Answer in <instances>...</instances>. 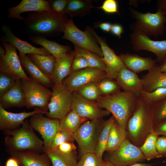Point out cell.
<instances>
[{"mask_svg": "<svg viewBox=\"0 0 166 166\" xmlns=\"http://www.w3.org/2000/svg\"><path fill=\"white\" fill-rule=\"evenodd\" d=\"M138 97L130 92L121 90L101 96L96 103L99 107L111 113L119 126L126 130L128 120L136 108Z\"/></svg>", "mask_w": 166, "mask_h": 166, "instance_id": "obj_1", "label": "cell"}, {"mask_svg": "<svg viewBox=\"0 0 166 166\" xmlns=\"http://www.w3.org/2000/svg\"><path fill=\"white\" fill-rule=\"evenodd\" d=\"M68 19L66 15L60 16L51 11L42 10L29 14L24 21L26 30L31 34L50 37L63 32Z\"/></svg>", "mask_w": 166, "mask_h": 166, "instance_id": "obj_2", "label": "cell"}, {"mask_svg": "<svg viewBox=\"0 0 166 166\" xmlns=\"http://www.w3.org/2000/svg\"><path fill=\"white\" fill-rule=\"evenodd\" d=\"M154 126L151 106L140 96L136 109L128 122L127 139L140 147L153 131Z\"/></svg>", "mask_w": 166, "mask_h": 166, "instance_id": "obj_3", "label": "cell"}, {"mask_svg": "<svg viewBox=\"0 0 166 166\" xmlns=\"http://www.w3.org/2000/svg\"><path fill=\"white\" fill-rule=\"evenodd\" d=\"M3 132L5 135L4 144L6 150L9 154L27 150L44 153L43 140L35 134L27 119L19 128Z\"/></svg>", "mask_w": 166, "mask_h": 166, "instance_id": "obj_4", "label": "cell"}, {"mask_svg": "<svg viewBox=\"0 0 166 166\" xmlns=\"http://www.w3.org/2000/svg\"><path fill=\"white\" fill-rule=\"evenodd\" d=\"M130 14L134 20L130 28L149 36L157 37L162 36L165 30L166 11L157 10L156 13H143L133 8H129Z\"/></svg>", "mask_w": 166, "mask_h": 166, "instance_id": "obj_5", "label": "cell"}, {"mask_svg": "<svg viewBox=\"0 0 166 166\" xmlns=\"http://www.w3.org/2000/svg\"><path fill=\"white\" fill-rule=\"evenodd\" d=\"M105 121L102 118L87 120L73 133L81 154L95 153L98 138Z\"/></svg>", "mask_w": 166, "mask_h": 166, "instance_id": "obj_6", "label": "cell"}, {"mask_svg": "<svg viewBox=\"0 0 166 166\" xmlns=\"http://www.w3.org/2000/svg\"><path fill=\"white\" fill-rule=\"evenodd\" d=\"M52 88V94L45 115L49 118L60 120L71 110L73 92L62 83L53 85Z\"/></svg>", "mask_w": 166, "mask_h": 166, "instance_id": "obj_7", "label": "cell"}, {"mask_svg": "<svg viewBox=\"0 0 166 166\" xmlns=\"http://www.w3.org/2000/svg\"><path fill=\"white\" fill-rule=\"evenodd\" d=\"M61 38L72 42L81 47L103 57V53L98 43L93 35L86 29L83 31L78 28L71 19L65 24Z\"/></svg>", "mask_w": 166, "mask_h": 166, "instance_id": "obj_8", "label": "cell"}, {"mask_svg": "<svg viewBox=\"0 0 166 166\" xmlns=\"http://www.w3.org/2000/svg\"><path fill=\"white\" fill-rule=\"evenodd\" d=\"M21 81L27 108L36 107L48 111V105L52 91L31 78L29 80L21 79Z\"/></svg>", "mask_w": 166, "mask_h": 166, "instance_id": "obj_9", "label": "cell"}, {"mask_svg": "<svg viewBox=\"0 0 166 166\" xmlns=\"http://www.w3.org/2000/svg\"><path fill=\"white\" fill-rule=\"evenodd\" d=\"M108 153L105 161L114 166H129L146 160L140 148L132 144L127 139L116 150Z\"/></svg>", "mask_w": 166, "mask_h": 166, "instance_id": "obj_10", "label": "cell"}, {"mask_svg": "<svg viewBox=\"0 0 166 166\" xmlns=\"http://www.w3.org/2000/svg\"><path fill=\"white\" fill-rule=\"evenodd\" d=\"M6 50L5 55L0 58V71L7 73L16 80H29L24 71L18 55L17 48L11 44L6 42H2Z\"/></svg>", "mask_w": 166, "mask_h": 166, "instance_id": "obj_11", "label": "cell"}, {"mask_svg": "<svg viewBox=\"0 0 166 166\" xmlns=\"http://www.w3.org/2000/svg\"><path fill=\"white\" fill-rule=\"evenodd\" d=\"M130 43L135 51L146 50L154 53L156 62L161 63L166 56V40L154 41L143 33L132 31L130 35Z\"/></svg>", "mask_w": 166, "mask_h": 166, "instance_id": "obj_12", "label": "cell"}, {"mask_svg": "<svg viewBox=\"0 0 166 166\" xmlns=\"http://www.w3.org/2000/svg\"><path fill=\"white\" fill-rule=\"evenodd\" d=\"M43 114L40 113L34 114L31 117L29 122L33 129L41 135L45 149H48L51 148L55 136L59 130L60 120L50 119Z\"/></svg>", "mask_w": 166, "mask_h": 166, "instance_id": "obj_13", "label": "cell"}, {"mask_svg": "<svg viewBox=\"0 0 166 166\" xmlns=\"http://www.w3.org/2000/svg\"><path fill=\"white\" fill-rule=\"evenodd\" d=\"M107 77L105 71L89 67L72 73L62 83L69 90L74 92L81 86L91 83H97Z\"/></svg>", "mask_w": 166, "mask_h": 166, "instance_id": "obj_14", "label": "cell"}, {"mask_svg": "<svg viewBox=\"0 0 166 166\" xmlns=\"http://www.w3.org/2000/svg\"><path fill=\"white\" fill-rule=\"evenodd\" d=\"M86 29L89 30L94 36L100 45L103 57H101L106 67V73L107 78L111 79H116L120 70L126 67L119 56L116 54L106 42L91 27L87 26Z\"/></svg>", "mask_w": 166, "mask_h": 166, "instance_id": "obj_15", "label": "cell"}, {"mask_svg": "<svg viewBox=\"0 0 166 166\" xmlns=\"http://www.w3.org/2000/svg\"><path fill=\"white\" fill-rule=\"evenodd\" d=\"M71 110L80 117L89 120L102 119L110 113L99 107L96 102L88 100L76 91L73 92Z\"/></svg>", "mask_w": 166, "mask_h": 166, "instance_id": "obj_16", "label": "cell"}, {"mask_svg": "<svg viewBox=\"0 0 166 166\" xmlns=\"http://www.w3.org/2000/svg\"><path fill=\"white\" fill-rule=\"evenodd\" d=\"M48 111L37 107L33 111L15 113L8 112L0 105V129L3 131L14 130L19 128L26 118L35 114H46Z\"/></svg>", "mask_w": 166, "mask_h": 166, "instance_id": "obj_17", "label": "cell"}, {"mask_svg": "<svg viewBox=\"0 0 166 166\" xmlns=\"http://www.w3.org/2000/svg\"><path fill=\"white\" fill-rule=\"evenodd\" d=\"M2 29L4 35L1 38V41L7 42L14 46L19 51V56L29 54L44 55L50 54L43 47H35L28 42L18 38L14 34L9 26L4 25L2 26Z\"/></svg>", "mask_w": 166, "mask_h": 166, "instance_id": "obj_18", "label": "cell"}, {"mask_svg": "<svg viewBox=\"0 0 166 166\" xmlns=\"http://www.w3.org/2000/svg\"><path fill=\"white\" fill-rule=\"evenodd\" d=\"M116 81L123 91L130 92L139 97L143 90V83L136 73L126 67L122 68L118 73Z\"/></svg>", "mask_w": 166, "mask_h": 166, "instance_id": "obj_19", "label": "cell"}, {"mask_svg": "<svg viewBox=\"0 0 166 166\" xmlns=\"http://www.w3.org/2000/svg\"><path fill=\"white\" fill-rule=\"evenodd\" d=\"M0 105L5 109L26 106V99L21 79L16 80L14 86L0 97Z\"/></svg>", "mask_w": 166, "mask_h": 166, "instance_id": "obj_20", "label": "cell"}, {"mask_svg": "<svg viewBox=\"0 0 166 166\" xmlns=\"http://www.w3.org/2000/svg\"><path fill=\"white\" fill-rule=\"evenodd\" d=\"M10 157L15 158L21 166H52L50 159L45 153L30 150L12 152Z\"/></svg>", "mask_w": 166, "mask_h": 166, "instance_id": "obj_21", "label": "cell"}, {"mask_svg": "<svg viewBox=\"0 0 166 166\" xmlns=\"http://www.w3.org/2000/svg\"><path fill=\"white\" fill-rule=\"evenodd\" d=\"M119 56L125 67L136 73L149 71L157 65L156 60L150 57H144L128 53H121Z\"/></svg>", "mask_w": 166, "mask_h": 166, "instance_id": "obj_22", "label": "cell"}, {"mask_svg": "<svg viewBox=\"0 0 166 166\" xmlns=\"http://www.w3.org/2000/svg\"><path fill=\"white\" fill-rule=\"evenodd\" d=\"M75 56L74 50H71L63 56L56 59L52 78L53 85L62 83L63 80L71 73Z\"/></svg>", "mask_w": 166, "mask_h": 166, "instance_id": "obj_23", "label": "cell"}, {"mask_svg": "<svg viewBox=\"0 0 166 166\" xmlns=\"http://www.w3.org/2000/svg\"><path fill=\"white\" fill-rule=\"evenodd\" d=\"M143 90L151 92L160 87H166V72H161L156 65L141 78Z\"/></svg>", "mask_w": 166, "mask_h": 166, "instance_id": "obj_24", "label": "cell"}, {"mask_svg": "<svg viewBox=\"0 0 166 166\" xmlns=\"http://www.w3.org/2000/svg\"><path fill=\"white\" fill-rule=\"evenodd\" d=\"M21 64L31 79L48 88L52 87V80L44 74L26 55L19 56Z\"/></svg>", "mask_w": 166, "mask_h": 166, "instance_id": "obj_25", "label": "cell"}, {"mask_svg": "<svg viewBox=\"0 0 166 166\" xmlns=\"http://www.w3.org/2000/svg\"><path fill=\"white\" fill-rule=\"evenodd\" d=\"M29 38L34 43L42 46L56 59L63 56L71 50L70 46L60 45L45 37L32 36Z\"/></svg>", "mask_w": 166, "mask_h": 166, "instance_id": "obj_26", "label": "cell"}, {"mask_svg": "<svg viewBox=\"0 0 166 166\" xmlns=\"http://www.w3.org/2000/svg\"><path fill=\"white\" fill-rule=\"evenodd\" d=\"M49 157L52 166H77V157L75 151L68 153H62L56 148H50L45 149Z\"/></svg>", "mask_w": 166, "mask_h": 166, "instance_id": "obj_27", "label": "cell"}, {"mask_svg": "<svg viewBox=\"0 0 166 166\" xmlns=\"http://www.w3.org/2000/svg\"><path fill=\"white\" fill-rule=\"evenodd\" d=\"M27 55L37 67L52 80L56 58L51 54L44 55L29 54Z\"/></svg>", "mask_w": 166, "mask_h": 166, "instance_id": "obj_28", "label": "cell"}, {"mask_svg": "<svg viewBox=\"0 0 166 166\" xmlns=\"http://www.w3.org/2000/svg\"><path fill=\"white\" fill-rule=\"evenodd\" d=\"M126 139V130L121 127L115 119L110 129L105 151L113 152Z\"/></svg>", "mask_w": 166, "mask_h": 166, "instance_id": "obj_29", "label": "cell"}, {"mask_svg": "<svg viewBox=\"0 0 166 166\" xmlns=\"http://www.w3.org/2000/svg\"><path fill=\"white\" fill-rule=\"evenodd\" d=\"M93 7L90 0H68L66 14L70 18L84 17L89 14Z\"/></svg>", "mask_w": 166, "mask_h": 166, "instance_id": "obj_30", "label": "cell"}, {"mask_svg": "<svg viewBox=\"0 0 166 166\" xmlns=\"http://www.w3.org/2000/svg\"><path fill=\"white\" fill-rule=\"evenodd\" d=\"M42 10L51 11L46 7L27 2L25 0H22L18 5L8 9V15L9 18L24 21L25 18L21 15L22 13L29 11L36 12Z\"/></svg>", "mask_w": 166, "mask_h": 166, "instance_id": "obj_31", "label": "cell"}, {"mask_svg": "<svg viewBox=\"0 0 166 166\" xmlns=\"http://www.w3.org/2000/svg\"><path fill=\"white\" fill-rule=\"evenodd\" d=\"M88 120L80 117L71 110L60 120L59 130L68 131L74 133Z\"/></svg>", "mask_w": 166, "mask_h": 166, "instance_id": "obj_32", "label": "cell"}, {"mask_svg": "<svg viewBox=\"0 0 166 166\" xmlns=\"http://www.w3.org/2000/svg\"><path fill=\"white\" fill-rule=\"evenodd\" d=\"M115 120L114 117L112 116L105 121L99 134L95 153L101 158H102L104 152L105 151L110 129Z\"/></svg>", "mask_w": 166, "mask_h": 166, "instance_id": "obj_33", "label": "cell"}, {"mask_svg": "<svg viewBox=\"0 0 166 166\" xmlns=\"http://www.w3.org/2000/svg\"><path fill=\"white\" fill-rule=\"evenodd\" d=\"M159 136L153 131L149 134L143 144L140 147L146 160L148 161L161 157L156 148V143Z\"/></svg>", "mask_w": 166, "mask_h": 166, "instance_id": "obj_34", "label": "cell"}, {"mask_svg": "<svg viewBox=\"0 0 166 166\" xmlns=\"http://www.w3.org/2000/svg\"><path fill=\"white\" fill-rule=\"evenodd\" d=\"M75 54L84 57L87 61L90 67L97 68L106 71V67L101 57L96 54L74 45Z\"/></svg>", "mask_w": 166, "mask_h": 166, "instance_id": "obj_35", "label": "cell"}, {"mask_svg": "<svg viewBox=\"0 0 166 166\" xmlns=\"http://www.w3.org/2000/svg\"><path fill=\"white\" fill-rule=\"evenodd\" d=\"M76 91L88 100L96 102L101 96L97 83L95 82L89 83L81 86Z\"/></svg>", "mask_w": 166, "mask_h": 166, "instance_id": "obj_36", "label": "cell"}, {"mask_svg": "<svg viewBox=\"0 0 166 166\" xmlns=\"http://www.w3.org/2000/svg\"><path fill=\"white\" fill-rule=\"evenodd\" d=\"M97 84L101 96L112 94L121 91V88L116 81L107 77L100 80Z\"/></svg>", "mask_w": 166, "mask_h": 166, "instance_id": "obj_37", "label": "cell"}, {"mask_svg": "<svg viewBox=\"0 0 166 166\" xmlns=\"http://www.w3.org/2000/svg\"><path fill=\"white\" fill-rule=\"evenodd\" d=\"M149 105L159 101L166 97V87H160L148 92L142 90L140 96Z\"/></svg>", "mask_w": 166, "mask_h": 166, "instance_id": "obj_38", "label": "cell"}, {"mask_svg": "<svg viewBox=\"0 0 166 166\" xmlns=\"http://www.w3.org/2000/svg\"><path fill=\"white\" fill-rule=\"evenodd\" d=\"M105 162L95 153H87L81 155L77 166H105Z\"/></svg>", "mask_w": 166, "mask_h": 166, "instance_id": "obj_39", "label": "cell"}, {"mask_svg": "<svg viewBox=\"0 0 166 166\" xmlns=\"http://www.w3.org/2000/svg\"><path fill=\"white\" fill-rule=\"evenodd\" d=\"M150 105L152 113L154 125L166 118V97Z\"/></svg>", "mask_w": 166, "mask_h": 166, "instance_id": "obj_40", "label": "cell"}, {"mask_svg": "<svg viewBox=\"0 0 166 166\" xmlns=\"http://www.w3.org/2000/svg\"><path fill=\"white\" fill-rule=\"evenodd\" d=\"M74 140L73 133L59 130L55 136L51 148H56L64 142H73Z\"/></svg>", "mask_w": 166, "mask_h": 166, "instance_id": "obj_41", "label": "cell"}, {"mask_svg": "<svg viewBox=\"0 0 166 166\" xmlns=\"http://www.w3.org/2000/svg\"><path fill=\"white\" fill-rule=\"evenodd\" d=\"M16 80L9 74L0 73V97L14 85Z\"/></svg>", "mask_w": 166, "mask_h": 166, "instance_id": "obj_42", "label": "cell"}, {"mask_svg": "<svg viewBox=\"0 0 166 166\" xmlns=\"http://www.w3.org/2000/svg\"><path fill=\"white\" fill-rule=\"evenodd\" d=\"M49 1L52 11L58 15H65L68 0H52Z\"/></svg>", "mask_w": 166, "mask_h": 166, "instance_id": "obj_43", "label": "cell"}, {"mask_svg": "<svg viewBox=\"0 0 166 166\" xmlns=\"http://www.w3.org/2000/svg\"><path fill=\"white\" fill-rule=\"evenodd\" d=\"M90 67L86 59L83 56L75 54L71 68L73 72Z\"/></svg>", "mask_w": 166, "mask_h": 166, "instance_id": "obj_44", "label": "cell"}, {"mask_svg": "<svg viewBox=\"0 0 166 166\" xmlns=\"http://www.w3.org/2000/svg\"><path fill=\"white\" fill-rule=\"evenodd\" d=\"M96 8L101 9L107 13L119 14L118 4L115 0H105L101 6Z\"/></svg>", "mask_w": 166, "mask_h": 166, "instance_id": "obj_45", "label": "cell"}, {"mask_svg": "<svg viewBox=\"0 0 166 166\" xmlns=\"http://www.w3.org/2000/svg\"><path fill=\"white\" fill-rule=\"evenodd\" d=\"M55 148L58 151L63 153H71L75 151L76 149L73 142H64Z\"/></svg>", "mask_w": 166, "mask_h": 166, "instance_id": "obj_46", "label": "cell"}, {"mask_svg": "<svg viewBox=\"0 0 166 166\" xmlns=\"http://www.w3.org/2000/svg\"><path fill=\"white\" fill-rule=\"evenodd\" d=\"M157 151L161 157H166V136H159L156 143Z\"/></svg>", "mask_w": 166, "mask_h": 166, "instance_id": "obj_47", "label": "cell"}, {"mask_svg": "<svg viewBox=\"0 0 166 166\" xmlns=\"http://www.w3.org/2000/svg\"><path fill=\"white\" fill-rule=\"evenodd\" d=\"M153 131L158 136H166V118L154 125Z\"/></svg>", "mask_w": 166, "mask_h": 166, "instance_id": "obj_48", "label": "cell"}, {"mask_svg": "<svg viewBox=\"0 0 166 166\" xmlns=\"http://www.w3.org/2000/svg\"><path fill=\"white\" fill-rule=\"evenodd\" d=\"M110 31L113 34L119 38H121V34L123 33V28L121 25L119 24H113L112 25Z\"/></svg>", "mask_w": 166, "mask_h": 166, "instance_id": "obj_49", "label": "cell"}, {"mask_svg": "<svg viewBox=\"0 0 166 166\" xmlns=\"http://www.w3.org/2000/svg\"><path fill=\"white\" fill-rule=\"evenodd\" d=\"M25 1L30 3L46 7L51 10L50 8L49 0H25Z\"/></svg>", "mask_w": 166, "mask_h": 166, "instance_id": "obj_50", "label": "cell"}, {"mask_svg": "<svg viewBox=\"0 0 166 166\" xmlns=\"http://www.w3.org/2000/svg\"><path fill=\"white\" fill-rule=\"evenodd\" d=\"M112 25V24L110 23L103 22L99 24L98 27L103 31L108 32L110 31Z\"/></svg>", "mask_w": 166, "mask_h": 166, "instance_id": "obj_51", "label": "cell"}, {"mask_svg": "<svg viewBox=\"0 0 166 166\" xmlns=\"http://www.w3.org/2000/svg\"><path fill=\"white\" fill-rule=\"evenodd\" d=\"M18 161L14 158L10 157L6 161L5 166H19Z\"/></svg>", "mask_w": 166, "mask_h": 166, "instance_id": "obj_52", "label": "cell"}, {"mask_svg": "<svg viewBox=\"0 0 166 166\" xmlns=\"http://www.w3.org/2000/svg\"><path fill=\"white\" fill-rule=\"evenodd\" d=\"M156 5L157 6V10L166 11V0H158Z\"/></svg>", "mask_w": 166, "mask_h": 166, "instance_id": "obj_53", "label": "cell"}, {"mask_svg": "<svg viewBox=\"0 0 166 166\" xmlns=\"http://www.w3.org/2000/svg\"><path fill=\"white\" fill-rule=\"evenodd\" d=\"M158 67L161 72H166V56L163 62L158 65Z\"/></svg>", "mask_w": 166, "mask_h": 166, "instance_id": "obj_54", "label": "cell"}, {"mask_svg": "<svg viewBox=\"0 0 166 166\" xmlns=\"http://www.w3.org/2000/svg\"><path fill=\"white\" fill-rule=\"evenodd\" d=\"M154 164L150 163H142L141 162H138L129 166H152Z\"/></svg>", "mask_w": 166, "mask_h": 166, "instance_id": "obj_55", "label": "cell"}, {"mask_svg": "<svg viewBox=\"0 0 166 166\" xmlns=\"http://www.w3.org/2000/svg\"><path fill=\"white\" fill-rule=\"evenodd\" d=\"M4 46L2 45H0V58L2 57L6 53L5 49H4Z\"/></svg>", "mask_w": 166, "mask_h": 166, "instance_id": "obj_56", "label": "cell"}, {"mask_svg": "<svg viewBox=\"0 0 166 166\" xmlns=\"http://www.w3.org/2000/svg\"><path fill=\"white\" fill-rule=\"evenodd\" d=\"M105 161L106 162L105 166H114L110 162L107 161Z\"/></svg>", "mask_w": 166, "mask_h": 166, "instance_id": "obj_57", "label": "cell"}, {"mask_svg": "<svg viewBox=\"0 0 166 166\" xmlns=\"http://www.w3.org/2000/svg\"><path fill=\"white\" fill-rule=\"evenodd\" d=\"M165 27L166 28V26H165Z\"/></svg>", "mask_w": 166, "mask_h": 166, "instance_id": "obj_58", "label": "cell"}]
</instances>
